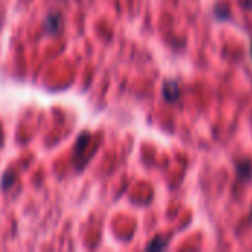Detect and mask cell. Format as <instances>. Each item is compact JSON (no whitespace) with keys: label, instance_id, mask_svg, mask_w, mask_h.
I'll return each instance as SVG.
<instances>
[{"label":"cell","instance_id":"3957f363","mask_svg":"<svg viewBox=\"0 0 252 252\" xmlns=\"http://www.w3.org/2000/svg\"><path fill=\"white\" fill-rule=\"evenodd\" d=\"M90 137H92V136H90L89 131L80 133V136H78V139H77V142H75L74 151H72V158H74L75 162L81 159L83 152L86 151V148H87V145H89V142H90Z\"/></svg>","mask_w":252,"mask_h":252},{"label":"cell","instance_id":"30bf717a","mask_svg":"<svg viewBox=\"0 0 252 252\" xmlns=\"http://www.w3.org/2000/svg\"><path fill=\"white\" fill-rule=\"evenodd\" d=\"M251 221H252V210H251Z\"/></svg>","mask_w":252,"mask_h":252},{"label":"cell","instance_id":"8992f818","mask_svg":"<svg viewBox=\"0 0 252 252\" xmlns=\"http://www.w3.org/2000/svg\"><path fill=\"white\" fill-rule=\"evenodd\" d=\"M13 183H15V174H13V171L12 170L4 171L3 176H1V189L3 190H7Z\"/></svg>","mask_w":252,"mask_h":252},{"label":"cell","instance_id":"52a82bcc","mask_svg":"<svg viewBox=\"0 0 252 252\" xmlns=\"http://www.w3.org/2000/svg\"><path fill=\"white\" fill-rule=\"evenodd\" d=\"M214 13H216V16H217L219 19H227V18L230 16V10H229V7L224 6V4H219V6L216 7Z\"/></svg>","mask_w":252,"mask_h":252},{"label":"cell","instance_id":"5b68a950","mask_svg":"<svg viewBox=\"0 0 252 252\" xmlns=\"http://www.w3.org/2000/svg\"><path fill=\"white\" fill-rule=\"evenodd\" d=\"M168 238H164V236H157V238H154L151 242H149V245L146 247V250L148 251H161V250H165L167 247H168Z\"/></svg>","mask_w":252,"mask_h":252},{"label":"cell","instance_id":"ba28073f","mask_svg":"<svg viewBox=\"0 0 252 252\" xmlns=\"http://www.w3.org/2000/svg\"><path fill=\"white\" fill-rule=\"evenodd\" d=\"M244 1H245V6L248 9H252V0H244Z\"/></svg>","mask_w":252,"mask_h":252},{"label":"cell","instance_id":"7a4b0ae2","mask_svg":"<svg viewBox=\"0 0 252 252\" xmlns=\"http://www.w3.org/2000/svg\"><path fill=\"white\" fill-rule=\"evenodd\" d=\"M182 92L179 87V83L176 80H167L162 87V96L167 102H176L180 97Z\"/></svg>","mask_w":252,"mask_h":252},{"label":"cell","instance_id":"9c48e42d","mask_svg":"<svg viewBox=\"0 0 252 252\" xmlns=\"http://www.w3.org/2000/svg\"><path fill=\"white\" fill-rule=\"evenodd\" d=\"M251 58H252V41H251Z\"/></svg>","mask_w":252,"mask_h":252},{"label":"cell","instance_id":"6da1fadb","mask_svg":"<svg viewBox=\"0 0 252 252\" xmlns=\"http://www.w3.org/2000/svg\"><path fill=\"white\" fill-rule=\"evenodd\" d=\"M47 34H58L62 28V16L59 12H50L43 24Z\"/></svg>","mask_w":252,"mask_h":252},{"label":"cell","instance_id":"277c9868","mask_svg":"<svg viewBox=\"0 0 252 252\" xmlns=\"http://www.w3.org/2000/svg\"><path fill=\"white\" fill-rule=\"evenodd\" d=\"M238 176L242 180H250L252 177V162L250 159H242L238 162Z\"/></svg>","mask_w":252,"mask_h":252}]
</instances>
